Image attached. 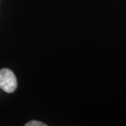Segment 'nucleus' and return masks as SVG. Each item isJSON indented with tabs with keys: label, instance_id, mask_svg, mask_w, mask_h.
<instances>
[{
	"label": "nucleus",
	"instance_id": "1",
	"mask_svg": "<svg viewBox=\"0 0 126 126\" xmlns=\"http://www.w3.org/2000/svg\"><path fill=\"white\" fill-rule=\"evenodd\" d=\"M16 87L17 80L14 73L7 68L0 70V89L7 93H12Z\"/></svg>",
	"mask_w": 126,
	"mask_h": 126
},
{
	"label": "nucleus",
	"instance_id": "2",
	"mask_svg": "<svg viewBox=\"0 0 126 126\" xmlns=\"http://www.w3.org/2000/svg\"><path fill=\"white\" fill-rule=\"evenodd\" d=\"M26 126H47V125L40 121H37V120H32V121L26 123Z\"/></svg>",
	"mask_w": 126,
	"mask_h": 126
}]
</instances>
